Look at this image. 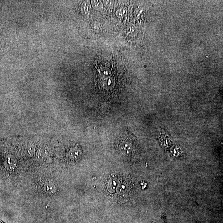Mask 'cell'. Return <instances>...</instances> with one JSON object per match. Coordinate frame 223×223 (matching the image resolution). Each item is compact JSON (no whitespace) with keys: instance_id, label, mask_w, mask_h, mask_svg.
<instances>
[{"instance_id":"1","label":"cell","mask_w":223,"mask_h":223,"mask_svg":"<svg viewBox=\"0 0 223 223\" xmlns=\"http://www.w3.org/2000/svg\"><path fill=\"white\" fill-rule=\"evenodd\" d=\"M91 3L93 8L96 10H101L103 9V4L101 1H92Z\"/></svg>"},{"instance_id":"2","label":"cell","mask_w":223,"mask_h":223,"mask_svg":"<svg viewBox=\"0 0 223 223\" xmlns=\"http://www.w3.org/2000/svg\"><path fill=\"white\" fill-rule=\"evenodd\" d=\"M126 13V11L123 8H120L117 11L116 15L118 18H122L124 17Z\"/></svg>"},{"instance_id":"3","label":"cell","mask_w":223,"mask_h":223,"mask_svg":"<svg viewBox=\"0 0 223 223\" xmlns=\"http://www.w3.org/2000/svg\"><path fill=\"white\" fill-rule=\"evenodd\" d=\"M82 5H82V7L83 11L85 13H88V12H89L90 8V5L89 3L86 1L83 2Z\"/></svg>"},{"instance_id":"4","label":"cell","mask_w":223,"mask_h":223,"mask_svg":"<svg viewBox=\"0 0 223 223\" xmlns=\"http://www.w3.org/2000/svg\"><path fill=\"white\" fill-rule=\"evenodd\" d=\"M91 27L93 29L95 30H99L101 28L100 26V24L99 22H93L91 24Z\"/></svg>"},{"instance_id":"5","label":"cell","mask_w":223,"mask_h":223,"mask_svg":"<svg viewBox=\"0 0 223 223\" xmlns=\"http://www.w3.org/2000/svg\"><path fill=\"white\" fill-rule=\"evenodd\" d=\"M103 3L105 6L108 7H110V6H111V5H112V4H113V1H103Z\"/></svg>"}]
</instances>
